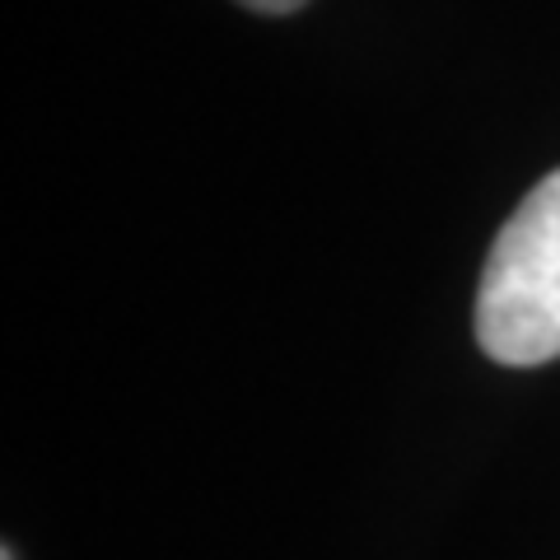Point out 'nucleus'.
I'll list each match as a JSON object with an SVG mask.
<instances>
[{
  "instance_id": "f257e3e1",
  "label": "nucleus",
  "mask_w": 560,
  "mask_h": 560,
  "mask_svg": "<svg viewBox=\"0 0 560 560\" xmlns=\"http://www.w3.org/2000/svg\"><path fill=\"white\" fill-rule=\"evenodd\" d=\"M477 341L514 370L560 355V168L523 197L490 243L477 285Z\"/></svg>"
},
{
  "instance_id": "f03ea898",
  "label": "nucleus",
  "mask_w": 560,
  "mask_h": 560,
  "mask_svg": "<svg viewBox=\"0 0 560 560\" xmlns=\"http://www.w3.org/2000/svg\"><path fill=\"white\" fill-rule=\"evenodd\" d=\"M238 5L261 10V14H290V10H300L304 0H238Z\"/></svg>"
},
{
  "instance_id": "7ed1b4c3",
  "label": "nucleus",
  "mask_w": 560,
  "mask_h": 560,
  "mask_svg": "<svg viewBox=\"0 0 560 560\" xmlns=\"http://www.w3.org/2000/svg\"><path fill=\"white\" fill-rule=\"evenodd\" d=\"M0 560H14V551H10V547H5V556H0Z\"/></svg>"
}]
</instances>
